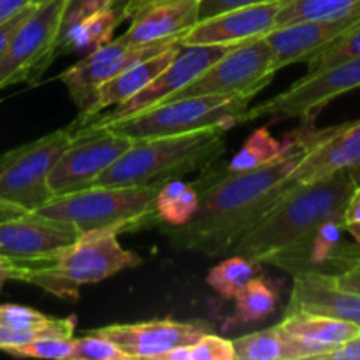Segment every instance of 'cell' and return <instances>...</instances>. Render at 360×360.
Instances as JSON below:
<instances>
[{
  "label": "cell",
  "mask_w": 360,
  "mask_h": 360,
  "mask_svg": "<svg viewBox=\"0 0 360 360\" xmlns=\"http://www.w3.org/2000/svg\"><path fill=\"white\" fill-rule=\"evenodd\" d=\"M199 207V192L193 183L181 179H167L162 183L155 197L158 224L167 227H181L197 213Z\"/></svg>",
  "instance_id": "cell-26"
},
{
  "label": "cell",
  "mask_w": 360,
  "mask_h": 360,
  "mask_svg": "<svg viewBox=\"0 0 360 360\" xmlns=\"http://www.w3.org/2000/svg\"><path fill=\"white\" fill-rule=\"evenodd\" d=\"M348 172H350V176H352V179L355 181V185H360V165H357V167L352 169V171H348Z\"/></svg>",
  "instance_id": "cell-45"
},
{
  "label": "cell",
  "mask_w": 360,
  "mask_h": 360,
  "mask_svg": "<svg viewBox=\"0 0 360 360\" xmlns=\"http://www.w3.org/2000/svg\"><path fill=\"white\" fill-rule=\"evenodd\" d=\"M30 9H32V4H30V6L25 7L23 11H20V13H18L16 16L11 18V20L0 23V56L4 55V51H6L7 44H9V41H11V37H13L14 32H16V28L21 25V21H23L25 18H27V14L30 13Z\"/></svg>",
  "instance_id": "cell-38"
},
{
  "label": "cell",
  "mask_w": 360,
  "mask_h": 360,
  "mask_svg": "<svg viewBox=\"0 0 360 360\" xmlns=\"http://www.w3.org/2000/svg\"><path fill=\"white\" fill-rule=\"evenodd\" d=\"M14 271H16V264L0 255V290H2L7 281L14 280Z\"/></svg>",
  "instance_id": "cell-42"
},
{
  "label": "cell",
  "mask_w": 360,
  "mask_h": 360,
  "mask_svg": "<svg viewBox=\"0 0 360 360\" xmlns=\"http://www.w3.org/2000/svg\"><path fill=\"white\" fill-rule=\"evenodd\" d=\"M357 88H360V55L326 67L319 72L306 74L281 94L252 108L248 105L238 116L236 123L243 125L264 116L278 120L299 118L304 120V123H311L334 98Z\"/></svg>",
  "instance_id": "cell-8"
},
{
  "label": "cell",
  "mask_w": 360,
  "mask_h": 360,
  "mask_svg": "<svg viewBox=\"0 0 360 360\" xmlns=\"http://www.w3.org/2000/svg\"><path fill=\"white\" fill-rule=\"evenodd\" d=\"M79 236L74 225L39 213H0V255L14 264H41Z\"/></svg>",
  "instance_id": "cell-14"
},
{
  "label": "cell",
  "mask_w": 360,
  "mask_h": 360,
  "mask_svg": "<svg viewBox=\"0 0 360 360\" xmlns=\"http://www.w3.org/2000/svg\"><path fill=\"white\" fill-rule=\"evenodd\" d=\"M39 338H53L46 330H27V329H13V327L0 326V350L9 354L11 350L25 347Z\"/></svg>",
  "instance_id": "cell-35"
},
{
  "label": "cell",
  "mask_w": 360,
  "mask_h": 360,
  "mask_svg": "<svg viewBox=\"0 0 360 360\" xmlns=\"http://www.w3.org/2000/svg\"><path fill=\"white\" fill-rule=\"evenodd\" d=\"M345 227H347V232L350 234V238L355 239L360 245V225H345Z\"/></svg>",
  "instance_id": "cell-44"
},
{
  "label": "cell",
  "mask_w": 360,
  "mask_h": 360,
  "mask_svg": "<svg viewBox=\"0 0 360 360\" xmlns=\"http://www.w3.org/2000/svg\"><path fill=\"white\" fill-rule=\"evenodd\" d=\"M176 44H181L179 39L150 42V44H127L122 37H116L101 48L86 53L84 58L63 70L60 74V81L65 84L74 104L79 108L77 120L90 116L97 90L105 81L112 79L129 67L151 58Z\"/></svg>",
  "instance_id": "cell-12"
},
{
  "label": "cell",
  "mask_w": 360,
  "mask_h": 360,
  "mask_svg": "<svg viewBox=\"0 0 360 360\" xmlns=\"http://www.w3.org/2000/svg\"><path fill=\"white\" fill-rule=\"evenodd\" d=\"M231 48L232 46L221 44H181L172 62L151 83H148L143 90L137 91L132 98L116 105V108H111L109 112H104V115L98 112L91 118L83 120V122H74L70 127H72L74 132L84 129H98V127L129 118V116L137 115L144 109L162 104L172 94L192 83L199 74H202L207 67L213 65Z\"/></svg>",
  "instance_id": "cell-11"
},
{
  "label": "cell",
  "mask_w": 360,
  "mask_h": 360,
  "mask_svg": "<svg viewBox=\"0 0 360 360\" xmlns=\"http://www.w3.org/2000/svg\"><path fill=\"white\" fill-rule=\"evenodd\" d=\"M74 347L72 338H39L25 347L11 350L13 357H34V359H70Z\"/></svg>",
  "instance_id": "cell-32"
},
{
  "label": "cell",
  "mask_w": 360,
  "mask_h": 360,
  "mask_svg": "<svg viewBox=\"0 0 360 360\" xmlns=\"http://www.w3.org/2000/svg\"><path fill=\"white\" fill-rule=\"evenodd\" d=\"M125 2L127 0H123L72 25L56 41V55L76 51L90 53L111 41L116 27L125 20Z\"/></svg>",
  "instance_id": "cell-25"
},
{
  "label": "cell",
  "mask_w": 360,
  "mask_h": 360,
  "mask_svg": "<svg viewBox=\"0 0 360 360\" xmlns=\"http://www.w3.org/2000/svg\"><path fill=\"white\" fill-rule=\"evenodd\" d=\"M164 181L148 185L88 186L79 192L53 197L35 213L74 225L81 232L95 229H137L158 225L155 197Z\"/></svg>",
  "instance_id": "cell-5"
},
{
  "label": "cell",
  "mask_w": 360,
  "mask_h": 360,
  "mask_svg": "<svg viewBox=\"0 0 360 360\" xmlns=\"http://www.w3.org/2000/svg\"><path fill=\"white\" fill-rule=\"evenodd\" d=\"M72 139L69 125L0 155V199L16 213H34L49 202L48 176Z\"/></svg>",
  "instance_id": "cell-7"
},
{
  "label": "cell",
  "mask_w": 360,
  "mask_h": 360,
  "mask_svg": "<svg viewBox=\"0 0 360 360\" xmlns=\"http://www.w3.org/2000/svg\"><path fill=\"white\" fill-rule=\"evenodd\" d=\"M157 2V0H127L125 2V20H130L136 13H139L143 7H146L148 4Z\"/></svg>",
  "instance_id": "cell-43"
},
{
  "label": "cell",
  "mask_w": 360,
  "mask_h": 360,
  "mask_svg": "<svg viewBox=\"0 0 360 360\" xmlns=\"http://www.w3.org/2000/svg\"><path fill=\"white\" fill-rule=\"evenodd\" d=\"M308 148L292 151L271 165L248 172L207 167L193 183L199 192L197 213L181 227H165L164 236L172 248L210 257L231 253L232 245L262 217L264 211L295 185L290 172Z\"/></svg>",
  "instance_id": "cell-1"
},
{
  "label": "cell",
  "mask_w": 360,
  "mask_h": 360,
  "mask_svg": "<svg viewBox=\"0 0 360 360\" xmlns=\"http://www.w3.org/2000/svg\"><path fill=\"white\" fill-rule=\"evenodd\" d=\"M134 139L109 130H77L74 139L51 169L48 186L53 197L79 192L111 167L130 146Z\"/></svg>",
  "instance_id": "cell-13"
},
{
  "label": "cell",
  "mask_w": 360,
  "mask_h": 360,
  "mask_svg": "<svg viewBox=\"0 0 360 360\" xmlns=\"http://www.w3.org/2000/svg\"><path fill=\"white\" fill-rule=\"evenodd\" d=\"M278 69L274 56L266 37L236 44L207 67L192 83L172 94L167 101L202 95H221V97H255L260 90L273 81Z\"/></svg>",
  "instance_id": "cell-9"
},
{
  "label": "cell",
  "mask_w": 360,
  "mask_h": 360,
  "mask_svg": "<svg viewBox=\"0 0 360 360\" xmlns=\"http://www.w3.org/2000/svg\"><path fill=\"white\" fill-rule=\"evenodd\" d=\"M200 0H157L130 18V27L122 35L127 44L179 39L199 21Z\"/></svg>",
  "instance_id": "cell-21"
},
{
  "label": "cell",
  "mask_w": 360,
  "mask_h": 360,
  "mask_svg": "<svg viewBox=\"0 0 360 360\" xmlns=\"http://www.w3.org/2000/svg\"><path fill=\"white\" fill-rule=\"evenodd\" d=\"M360 21L359 13L333 20H309L281 25L266 35L278 70L297 62H308L311 56L340 39Z\"/></svg>",
  "instance_id": "cell-19"
},
{
  "label": "cell",
  "mask_w": 360,
  "mask_h": 360,
  "mask_svg": "<svg viewBox=\"0 0 360 360\" xmlns=\"http://www.w3.org/2000/svg\"><path fill=\"white\" fill-rule=\"evenodd\" d=\"M116 345L129 359H164L167 352L190 347L207 333L204 323L176 322V320H148L137 323H115L94 330Z\"/></svg>",
  "instance_id": "cell-16"
},
{
  "label": "cell",
  "mask_w": 360,
  "mask_h": 360,
  "mask_svg": "<svg viewBox=\"0 0 360 360\" xmlns=\"http://www.w3.org/2000/svg\"><path fill=\"white\" fill-rule=\"evenodd\" d=\"M250 101L252 97H221V95L185 97L178 101L162 102L137 115L108 123L98 129L127 136L134 141L144 139V137L174 136V134L192 132V130L218 125L227 127L231 130L232 127L238 125L236 123L238 116L248 108Z\"/></svg>",
  "instance_id": "cell-6"
},
{
  "label": "cell",
  "mask_w": 360,
  "mask_h": 360,
  "mask_svg": "<svg viewBox=\"0 0 360 360\" xmlns=\"http://www.w3.org/2000/svg\"><path fill=\"white\" fill-rule=\"evenodd\" d=\"M359 11L360 0H285L278 14L276 27L295 23V21L333 20Z\"/></svg>",
  "instance_id": "cell-29"
},
{
  "label": "cell",
  "mask_w": 360,
  "mask_h": 360,
  "mask_svg": "<svg viewBox=\"0 0 360 360\" xmlns=\"http://www.w3.org/2000/svg\"><path fill=\"white\" fill-rule=\"evenodd\" d=\"M260 266L262 264L252 257L232 253V257H227L220 264L211 267L206 276V283L220 297L236 299V295L252 278L259 276Z\"/></svg>",
  "instance_id": "cell-28"
},
{
  "label": "cell",
  "mask_w": 360,
  "mask_h": 360,
  "mask_svg": "<svg viewBox=\"0 0 360 360\" xmlns=\"http://www.w3.org/2000/svg\"><path fill=\"white\" fill-rule=\"evenodd\" d=\"M27 6H30V0H0V23L16 16Z\"/></svg>",
  "instance_id": "cell-41"
},
{
  "label": "cell",
  "mask_w": 360,
  "mask_h": 360,
  "mask_svg": "<svg viewBox=\"0 0 360 360\" xmlns=\"http://www.w3.org/2000/svg\"><path fill=\"white\" fill-rule=\"evenodd\" d=\"M190 360H236L234 347L231 340L206 333L190 345Z\"/></svg>",
  "instance_id": "cell-33"
},
{
  "label": "cell",
  "mask_w": 360,
  "mask_h": 360,
  "mask_svg": "<svg viewBox=\"0 0 360 360\" xmlns=\"http://www.w3.org/2000/svg\"><path fill=\"white\" fill-rule=\"evenodd\" d=\"M345 225H360V185H357L345 207Z\"/></svg>",
  "instance_id": "cell-40"
},
{
  "label": "cell",
  "mask_w": 360,
  "mask_h": 360,
  "mask_svg": "<svg viewBox=\"0 0 360 360\" xmlns=\"http://www.w3.org/2000/svg\"><path fill=\"white\" fill-rule=\"evenodd\" d=\"M118 229L81 232L76 241L41 264H16L14 281L35 285L55 297L77 301L84 285L101 283L120 271L139 266L141 257L123 248Z\"/></svg>",
  "instance_id": "cell-4"
},
{
  "label": "cell",
  "mask_w": 360,
  "mask_h": 360,
  "mask_svg": "<svg viewBox=\"0 0 360 360\" xmlns=\"http://www.w3.org/2000/svg\"><path fill=\"white\" fill-rule=\"evenodd\" d=\"M345 220H329L290 248L278 252L264 264H273L292 276L304 273H322L336 276L360 259V245L345 241Z\"/></svg>",
  "instance_id": "cell-15"
},
{
  "label": "cell",
  "mask_w": 360,
  "mask_h": 360,
  "mask_svg": "<svg viewBox=\"0 0 360 360\" xmlns=\"http://www.w3.org/2000/svg\"><path fill=\"white\" fill-rule=\"evenodd\" d=\"M123 2V0H65L62 13V21H60V32L58 37L65 34L72 25L79 23L84 18L91 16V14L98 13L102 9L116 6V4ZM58 41V39H56Z\"/></svg>",
  "instance_id": "cell-34"
},
{
  "label": "cell",
  "mask_w": 360,
  "mask_h": 360,
  "mask_svg": "<svg viewBox=\"0 0 360 360\" xmlns=\"http://www.w3.org/2000/svg\"><path fill=\"white\" fill-rule=\"evenodd\" d=\"M179 46L181 44L172 46V48L165 49V51L158 53V55L151 56V58L143 60V62L129 67V69L120 72L112 79L105 81L97 90V95H95L94 105H91V111L88 118L98 115L104 109L116 108V105L123 104L129 98H132L137 91H141L148 83H151L172 62L174 55L178 53ZM76 122H83V120H76Z\"/></svg>",
  "instance_id": "cell-22"
},
{
  "label": "cell",
  "mask_w": 360,
  "mask_h": 360,
  "mask_svg": "<svg viewBox=\"0 0 360 360\" xmlns=\"http://www.w3.org/2000/svg\"><path fill=\"white\" fill-rule=\"evenodd\" d=\"M232 347L238 360H302L322 357L319 348L288 334L280 323L238 338L232 341Z\"/></svg>",
  "instance_id": "cell-23"
},
{
  "label": "cell",
  "mask_w": 360,
  "mask_h": 360,
  "mask_svg": "<svg viewBox=\"0 0 360 360\" xmlns=\"http://www.w3.org/2000/svg\"><path fill=\"white\" fill-rule=\"evenodd\" d=\"M65 0L32 4L20 27L0 56V88L34 83L56 58V39Z\"/></svg>",
  "instance_id": "cell-10"
},
{
  "label": "cell",
  "mask_w": 360,
  "mask_h": 360,
  "mask_svg": "<svg viewBox=\"0 0 360 360\" xmlns=\"http://www.w3.org/2000/svg\"><path fill=\"white\" fill-rule=\"evenodd\" d=\"M333 281L338 287L345 288V290L355 292L360 295V259L355 260L354 264L347 267L345 271H341L340 274L333 276Z\"/></svg>",
  "instance_id": "cell-37"
},
{
  "label": "cell",
  "mask_w": 360,
  "mask_h": 360,
  "mask_svg": "<svg viewBox=\"0 0 360 360\" xmlns=\"http://www.w3.org/2000/svg\"><path fill=\"white\" fill-rule=\"evenodd\" d=\"M0 213H16V211H13V210H11V207L7 206V204L4 202L2 199H0Z\"/></svg>",
  "instance_id": "cell-46"
},
{
  "label": "cell",
  "mask_w": 360,
  "mask_h": 360,
  "mask_svg": "<svg viewBox=\"0 0 360 360\" xmlns=\"http://www.w3.org/2000/svg\"><path fill=\"white\" fill-rule=\"evenodd\" d=\"M308 311L333 316L360 327V295L345 290L330 274L304 273L294 276L287 311Z\"/></svg>",
  "instance_id": "cell-20"
},
{
  "label": "cell",
  "mask_w": 360,
  "mask_h": 360,
  "mask_svg": "<svg viewBox=\"0 0 360 360\" xmlns=\"http://www.w3.org/2000/svg\"><path fill=\"white\" fill-rule=\"evenodd\" d=\"M70 360H130L112 341L102 338L91 330L90 334L74 338Z\"/></svg>",
  "instance_id": "cell-31"
},
{
  "label": "cell",
  "mask_w": 360,
  "mask_h": 360,
  "mask_svg": "<svg viewBox=\"0 0 360 360\" xmlns=\"http://www.w3.org/2000/svg\"><path fill=\"white\" fill-rule=\"evenodd\" d=\"M41 2H44V0H30V4H41Z\"/></svg>",
  "instance_id": "cell-47"
},
{
  "label": "cell",
  "mask_w": 360,
  "mask_h": 360,
  "mask_svg": "<svg viewBox=\"0 0 360 360\" xmlns=\"http://www.w3.org/2000/svg\"><path fill=\"white\" fill-rule=\"evenodd\" d=\"M285 0L236 7L200 20L181 37V44L236 46L252 39L266 37L278 25Z\"/></svg>",
  "instance_id": "cell-17"
},
{
  "label": "cell",
  "mask_w": 360,
  "mask_h": 360,
  "mask_svg": "<svg viewBox=\"0 0 360 360\" xmlns=\"http://www.w3.org/2000/svg\"><path fill=\"white\" fill-rule=\"evenodd\" d=\"M236 313L232 316V326H246V323L260 322L276 311L278 295L276 287L267 278L255 276L241 288L236 295Z\"/></svg>",
  "instance_id": "cell-27"
},
{
  "label": "cell",
  "mask_w": 360,
  "mask_h": 360,
  "mask_svg": "<svg viewBox=\"0 0 360 360\" xmlns=\"http://www.w3.org/2000/svg\"><path fill=\"white\" fill-rule=\"evenodd\" d=\"M360 165V120L320 129L290 172L292 183H313Z\"/></svg>",
  "instance_id": "cell-18"
},
{
  "label": "cell",
  "mask_w": 360,
  "mask_h": 360,
  "mask_svg": "<svg viewBox=\"0 0 360 360\" xmlns=\"http://www.w3.org/2000/svg\"><path fill=\"white\" fill-rule=\"evenodd\" d=\"M326 359L330 360H360V334L352 341L345 343L338 350L330 352Z\"/></svg>",
  "instance_id": "cell-39"
},
{
  "label": "cell",
  "mask_w": 360,
  "mask_h": 360,
  "mask_svg": "<svg viewBox=\"0 0 360 360\" xmlns=\"http://www.w3.org/2000/svg\"><path fill=\"white\" fill-rule=\"evenodd\" d=\"M357 55H360V21L355 23L350 30L345 32L340 39L330 42L327 48H323L322 51H319L306 62L308 63V74L319 72L326 67Z\"/></svg>",
  "instance_id": "cell-30"
},
{
  "label": "cell",
  "mask_w": 360,
  "mask_h": 360,
  "mask_svg": "<svg viewBox=\"0 0 360 360\" xmlns=\"http://www.w3.org/2000/svg\"><path fill=\"white\" fill-rule=\"evenodd\" d=\"M266 2H276V0H200L199 21L214 16V14L224 13V11L236 9V7L252 6V4H266Z\"/></svg>",
  "instance_id": "cell-36"
},
{
  "label": "cell",
  "mask_w": 360,
  "mask_h": 360,
  "mask_svg": "<svg viewBox=\"0 0 360 360\" xmlns=\"http://www.w3.org/2000/svg\"><path fill=\"white\" fill-rule=\"evenodd\" d=\"M355 186L348 171L320 181L295 183L232 245L231 253L264 264L269 257L308 238L326 221L345 220V207Z\"/></svg>",
  "instance_id": "cell-2"
},
{
  "label": "cell",
  "mask_w": 360,
  "mask_h": 360,
  "mask_svg": "<svg viewBox=\"0 0 360 360\" xmlns=\"http://www.w3.org/2000/svg\"><path fill=\"white\" fill-rule=\"evenodd\" d=\"M280 326L292 336L319 348L322 352L320 359H326L330 352L338 350L360 334V327L355 323L308 311L285 313Z\"/></svg>",
  "instance_id": "cell-24"
},
{
  "label": "cell",
  "mask_w": 360,
  "mask_h": 360,
  "mask_svg": "<svg viewBox=\"0 0 360 360\" xmlns=\"http://www.w3.org/2000/svg\"><path fill=\"white\" fill-rule=\"evenodd\" d=\"M227 127H206L192 132L136 139L91 186L148 185L206 171L227 148Z\"/></svg>",
  "instance_id": "cell-3"
}]
</instances>
